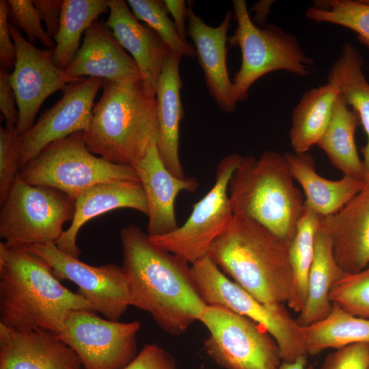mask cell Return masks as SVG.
Returning a JSON list of instances; mask_svg holds the SVG:
<instances>
[{
    "mask_svg": "<svg viewBox=\"0 0 369 369\" xmlns=\"http://www.w3.org/2000/svg\"><path fill=\"white\" fill-rule=\"evenodd\" d=\"M120 236L131 306L148 313L165 333H184L207 305L191 264L155 245L137 226H125Z\"/></svg>",
    "mask_w": 369,
    "mask_h": 369,
    "instance_id": "6da1fadb",
    "label": "cell"
},
{
    "mask_svg": "<svg viewBox=\"0 0 369 369\" xmlns=\"http://www.w3.org/2000/svg\"><path fill=\"white\" fill-rule=\"evenodd\" d=\"M77 310H93L83 296L59 282L42 258L1 242L0 324L61 336L68 314Z\"/></svg>",
    "mask_w": 369,
    "mask_h": 369,
    "instance_id": "7a4b0ae2",
    "label": "cell"
},
{
    "mask_svg": "<svg viewBox=\"0 0 369 369\" xmlns=\"http://www.w3.org/2000/svg\"><path fill=\"white\" fill-rule=\"evenodd\" d=\"M289 245L258 223L234 215L208 256L228 277L260 302L286 303L296 312Z\"/></svg>",
    "mask_w": 369,
    "mask_h": 369,
    "instance_id": "3957f363",
    "label": "cell"
},
{
    "mask_svg": "<svg viewBox=\"0 0 369 369\" xmlns=\"http://www.w3.org/2000/svg\"><path fill=\"white\" fill-rule=\"evenodd\" d=\"M84 139L89 150L115 164L133 167L156 143L155 91L142 80H102Z\"/></svg>",
    "mask_w": 369,
    "mask_h": 369,
    "instance_id": "277c9868",
    "label": "cell"
},
{
    "mask_svg": "<svg viewBox=\"0 0 369 369\" xmlns=\"http://www.w3.org/2000/svg\"><path fill=\"white\" fill-rule=\"evenodd\" d=\"M284 154L267 150L243 156L228 195L234 215L251 219L290 245L305 208Z\"/></svg>",
    "mask_w": 369,
    "mask_h": 369,
    "instance_id": "5b68a950",
    "label": "cell"
},
{
    "mask_svg": "<svg viewBox=\"0 0 369 369\" xmlns=\"http://www.w3.org/2000/svg\"><path fill=\"white\" fill-rule=\"evenodd\" d=\"M232 6L237 26L228 43L238 46L242 57L241 67L232 81V96L236 103L248 97L256 81L271 72L284 70L299 77L310 72L313 60L294 35L274 25L262 27L256 25L245 0H234Z\"/></svg>",
    "mask_w": 369,
    "mask_h": 369,
    "instance_id": "8992f818",
    "label": "cell"
},
{
    "mask_svg": "<svg viewBox=\"0 0 369 369\" xmlns=\"http://www.w3.org/2000/svg\"><path fill=\"white\" fill-rule=\"evenodd\" d=\"M18 176L32 185L57 189L75 199L88 188L105 182H140L135 169L96 156L79 131L45 147L24 165Z\"/></svg>",
    "mask_w": 369,
    "mask_h": 369,
    "instance_id": "52a82bcc",
    "label": "cell"
},
{
    "mask_svg": "<svg viewBox=\"0 0 369 369\" xmlns=\"http://www.w3.org/2000/svg\"><path fill=\"white\" fill-rule=\"evenodd\" d=\"M191 266L206 305L224 307L258 323L276 341L282 361L292 362L308 356L304 327L290 316L284 305L269 306L260 302L225 275L208 256Z\"/></svg>",
    "mask_w": 369,
    "mask_h": 369,
    "instance_id": "ba28073f",
    "label": "cell"
},
{
    "mask_svg": "<svg viewBox=\"0 0 369 369\" xmlns=\"http://www.w3.org/2000/svg\"><path fill=\"white\" fill-rule=\"evenodd\" d=\"M74 201L57 189L32 185L18 176L1 204L0 237L10 247L55 243L64 223L73 219Z\"/></svg>",
    "mask_w": 369,
    "mask_h": 369,
    "instance_id": "9c48e42d",
    "label": "cell"
},
{
    "mask_svg": "<svg viewBox=\"0 0 369 369\" xmlns=\"http://www.w3.org/2000/svg\"><path fill=\"white\" fill-rule=\"evenodd\" d=\"M209 333L207 356L223 369H277L282 357L273 336L258 323L229 309L207 305L199 317Z\"/></svg>",
    "mask_w": 369,
    "mask_h": 369,
    "instance_id": "30bf717a",
    "label": "cell"
},
{
    "mask_svg": "<svg viewBox=\"0 0 369 369\" xmlns=\"http://www.w3.org/2000/svg\"><path fill=\"white\" fill-rule=\"evenodd\" d=\"M242 156L237 153L224 156L217 166L213 186L193 204L185 222L169 234L150 236L151 241L190 264L207 256L212 244L232 221L228 187Z\"/></svg>",
    "mask_w": 369,
    "mask_h": 369,
    "instance_id": "8fae6325",
    "label": "cell"
},
{
    "mask_svg": "<svg viewBox=\"0 0 369 369\" xmlns=\"http://www.w3.org/2000/svg\"><path fill=\"white\" fill-rule=\"evenodd\" d=\"M141 323L110 320L90 310L70 312L59 337L79 357L83 369H123L137 355Z\"/></svg>",
    "mask_w": 369,
    "mask_h": 369,
    "instance_id": "7c38bea8",
    "label": "cell"
},
{
    "mask_svg": "<svg viewBox=\"0 0 369 369\" xmlns=\"http://www.w3.org/2000/svg\"><path fill=\"white\" fill-rule=\"evenodd\" d=\"M42 258L55 276L79 288V294L93 310L110 320L119 321L131 306L130 291L122 266L107 264L96 266L60 251L55 243L23 247Z\"/></svg>",
    "mask_w": 369,
    "mask_h": 369,
    "instance_id": "4fadbf2b",
    "label": "cell"
},
{
    "mask_svg": "<svg viewBox=\"0 0 369 369\" xmlns=\"http://www.w3.org/2000/svg\"><path fill=\"white\" fill-rule=\"evenodd\" d=\"M9 29L16 51L10 81L18 111L16 130L22 135L33 125L40 106L51 94L81 78L70 76L53 62V49L36 47L10 23Z\"/></svg>",
    "mask_w": 369,
    "mask_h": 369,
    "instance_id": "5bb4252c",
    "label": "cell"
},
{
    "mask_svg": "<svg viewBox=\"0 0 369 369\" xmlns=\"http://www.w3.org/2000/svg\"><path fill=\"white\" fill-rule=\"evenodd\" d=\"M102 85L100 79L81 78L62 90L61 98L21 135L20 169L50 144L74 133L88 130L94 98Z\"/></svg>",
    "mask_w": 369,
    "mask_h": 369,
    "instance_id": "9a60e30c",
    "label": "cell"
},
{
    "mask_svg": "<svg viewBox=\"0 0 369 369\" xmlns=\"http://www.w3.org/2000/svg\"><path fill=\"white\" fill-rule=\"evenodd\" d=\"M0 369H83L73 349L42 329L18 330L0 324Z\"/></svg>",
    "mask_w": 369,
    "mask_h": 369,
    "instance_id": "2e32d148",
    "label": "cell"
},
{
    "mask_svg": "<svg viewBox=\"0 0 369 369\" xmlns=\"http://www.w3.org/2000/svg\"><path fill=\"white\" fill-rule=\"evenodd\" d=\"M141 184L148 204L147 234L150 237L163 236L176 230L178 222L175 201L181 191L195 192L199 182L194 177L179 178L163 163L153 143L144 158L133 167Z\"/></svg>",
    "mask_w": 369,
    "mask_h": 369,
    "instance_id": "e0dca14e",
    "label": "cell"
},
{
    "mask_svg": "<svg viewBox=\"0 0 369 369\" xmlns=\"http://www.w3.org/2000/svg\"><path fill=\"white\" fill-rule=\"evenodd\" d=\"M84 36L82 45L65 70L68 74L116 83L142 80L136 62L126 53L105 23L95 20Z\"/></svg>",
    "mask_w": 369,
    "mask_h": 369,
    "instance_id": "ac0fdd59",
    "label": "cell"
},
{
    "mask_svg": "<svg viewBox=\"0 0 369 369\" xmlns=\"http://www.w3.org/2000/svg\"><path fill=\"white\" fill-rule=\"evenodd\" d=\"M233 13L228 10L221 24L211 27L188 7L187 33L194 43L210 94L226 113L232 112L236 102L232 96V82L228 74L226 57L228 31Z\"/></svg>",
    "mask_w": 369,
    "mask_h": 369,
    "instance_id": "d6986e66",
    "label": "cell"
},
{
    "mask_svg": "<svg viewBox=\"0 0 369 369\" xmlns=\"http://www.w3.org/2000/svg\"><path fill=\"white\" fill-rule=\"evenodd\" d=\"M74 214L69 228L55 243L62 252L79 257L77 238L88 221L118 208H131L148 215V208L140 182L118 180L94 185L81 193L74 201Z\"/></svg>",
    "mask_w": 369,
    "mask_h": 369,
    "instance_id": "ffe728a7",
    "label": "cell"
},
{
    "mask_svg": "<svg viewBox=\"0 0 369 369\" xmlns=\"http://www.w3.org/2000/svg\"><path fill=\"white\" fill-rule=\"evenodd\" d=\"M334 258L346 273H357L369 264V185L336 214L322 217Z\"/></svg>",
    "mask_w": 369,
    "mask_h": 369,
    "instance_id": "44dd1931",
    "label": "cell"
},
{
    "mask_svg": "<svg viewBox=\"0 0 369 369\" xmlns=\"http://www.w3.org/2000/svg\"><path fill=\"white\" fill-rule=\"evenodd\" d=\"M108 8L109 16L105 23L120 46L132 55L144 84L155 91L171 51L156 31L139 23L125 1L109 0Z\"/></svg>",
    "mask_w": 369,
    "mask_h": 369,
    "instance_id": "7402d4cb",
    "label": "cell"
},
{
    "mask_svg": "<svg viewBox=\"0 0 369 369\" xmlns=\"http://www.w3.org/2000/svg\"><path fill=\"white\" fill-rule=\"evenodd\" d=\"M181 57L180 55L169 54L156 86V146L166 168L174 176L184 178L186 176L179 154L180 123L184 114L179 71Z\"/></svg>",
    "mask_w": 369,
    "mask_h": 369,
    "instance_id": "603a6c76",
    "label": "cell"
},
{
    "mask_svg": "<svg viewBox=\"0 0 369 369\" xmlns=\"http://www.w3.org/2000/svg\"><path fill=\"white\" fill-rule=\"evenodd\" d=\"M284 156L293 179L303 191L305 205L322 217L338 213L366 185L344 175L337 180L323 178L316 171L314 159L308 152H287Z\"/></svg>",
    "mask_w": 369,
    "mask_h": 369,
    "instance_id": "cb8c5ba5",
    "label": "cell"
},
{
    "mask_svg": "<svg viewBox=\"0 0 369 369\" xmlns=\"http://www.w3.org/2000/svg\"><path fill=\"white\" fill-rule=\"evenodd\" d=\"M344 273L334 258L331 237L320 221L315 236L307 297L303 309L295 319L299 325H311L329 315L333 307L329 298L330 289Z\"/></svg>",
    "mask_w": 369,
    "mask_h": 369,
    "instance_id": "d4e9b609",
    "label": "cell"
},
{
    "mask_svg": "<svg viewBox=\"0 0 369 369\" xmlns=\"http://www.w3.org/2000/svg\"><path fill=\"white\" fill-rule=\"evenodd\" d=\"M339 95L337 84L329 79L325 84L303 93L291 117L289 138L293 152H308L317 144L330 122Z\"/></svg>",
    "mask_w": 369,
    "mask_h": 369,
    "instance_id": "484cf974",
    "label": "cell"
},
{
    "mask_svg": "<svg viewBox=\"0 0 369 369\" xmlns=\"http://www.w3.org/2000/svg\"><path fill=\"white\" fill-rule=\"evenodd\" d=\"M360 124L358 113L348 106L340 93L330 122L316 145L344 176L364 182L363 163L355 138Z\"/></svg>",
    "mask_w": 369,
    "mask_h": 369,
    "instance_id": "4316f807",
    "label": "cell"
},
{
    "mask_svg": "<svg viewBox=\"0 0 369 369\" xmlns=\"http://www.w3.org/2000/svg\"><path fill=\"white\" fill-rule=\"evenodd\" d=\"M364 59L356 46L345 43L331 66L327 79L337 84L346 102L359 115L367 142L361 148L364 182L369 185V83L363 72Z\"/></svg>",
    "mask_w": 369,
    "mask_h": 369,
    "instance_id": "83f0119b",
    "label": "cell"
},
{
    "mask_svg": "<svg viewBox=\"0 0 369 369\" xmlns=\"http://www.w3.org/2000/svg\"><path fill=\"white\" fill-rule=\"evenodd\" d=\"M109 0H64L52 61L65 70L79 50L82 33L109 10Z\"/></svg>",
    "mask_w": 369,
    "mask_h": 369,
    "instance_id": "f1b7e54d",
    "label": "cell"
},
{
    "mask_svg": "<svg viewBox=\"0 0 369 369\" xmlns=\"http://www.w3.org/2000/svg\"><path fill=\"white\" fill-rule=\"evenodd\" d=\"M332 304L327 317L304 327L308 355H316L329 348L369 343V318L355 316Z\"/></svg>",
    "mask_w": 369,
    "mask_h": 369,
    "instance_id": "f546056e",
    "label": "cell"
},
{
    "mask_svg": "<svg viewBox=\"0 0 369 369\" xmlns=\"http://www.w3.org/2000/svg\"><path fill=\"white\" fill-rule=\"evenodd\" d=\"M322 217L305 205L289 248V259L293 273L296 312L303 309L308 292L310 269L314 252L315 236Z\"/></svg>",
    "mask_w": 369,
    "mask_h": 369,
    "instance_id": "4dcf8cb0",
    "label": "cell"
},
{
    "mask_svg": "<svg viewBox=\"0 0 369 369\" xmlns=\"http://www.w3.org/2000/svg\"><path fill=\"white\" fill-rule=\"evenodd\" d=\"M307 18L344 27L357 34L369 49V4L364 0L316 1L305 11Z\"/></svg>",
    "mask_w": 369,
    "mask_h": 369,
    "instance_id": "1f68e13d",
    "label": "cell"
},
{
    "mask_svg": "<svg viewBox=\"0 0 369 369\" xmlns=\"http://www.w3.org/2000/svg\"><path fill=\"white\" fill-rule=\"evenodd\" d=\"M127 3L134 16L156 31L172 54L190 58L196 56L194 46L179 36L173 21L168 17L164 1L128 0Z\"/></svg>",
    "mask_w": 369,
    "mask_h": 369,
    "instance_id": "d6a6232c",
    "label": "cell"
},
{
    "mask_svg": "<svg viewBox=\"0 0 369 369\" xmlns=\"http://www.w3.org/2000/svg\"><path fill=\"white\" fill-rule=\"evenodd\" d=\"M329 298L349 314L369 318V264L357 273H344L332 285Z\"/></svg>",
    "mask_w": 369,
    "mask_h": 369,
    "instance_id": "836d02e7",
    "label": "cell"
},
{
    "mask_svg": "<svg viewBox=\"0 0 369 369\" xmlns=\"http://www.w3.org/2000/svg\"><path fill=\"white\" fill-rule=\"evenodd\" d=\"M8 21L18 29L23 30L27 40L33 44L39 40L48 49H54L55 42L41 25L42 18L31 0H9Z\"/></svg>",
    "mask_w": 369,
    "mask_h": 369,
    "instance_id": "e575fe53",
    "label": "cell"
},
{
    "mask_svg": "<svg viewBox=\"0 0 369 369\" xmlns=\"http://www.w3.org/2000/svg\"><path fill=\"white\" fill-rule=\"evenodd\" d=\"M20 137L16 128H0V204L18 177Z\"/></svg>",
    "mask_w": 369,
    "mask_h": 369,
    "instance_id": "d590c367",
    "label": "cell"
},
{
    "mask_svg": "<svg viewBox=\"0 0 369 369\" xmlns=\"http://www.w3.org/2000/svg\"><path fill=\"white\" fill-rule=\"evenodd\" d=\"M369 343L352 344L329 353L320 369H368Z\"/></svg>",
    "mask_w": 369,
    "mask_h": 369,
    "instance_id": "8d00e7d4",
    "label": "cell"
},
{
    "mask_svg": "<svg viewBox=\"0 0 369 369\" xmlns=\"http://www.w3.org/2000/svg\"><path fill=\"white\" fill-rule=\"evenodd\" d=\"M123 369H176L174 357L156 344H146Z\"/></svg>",
    "mask_w": 369,
    "mask_h": 369,
    "instance_id": "74e56055",
    "label": "cell"
},
{
    "mask_svg": "<svg viewBox=\"0 0 369 369\" xmlns=\"http://www.w3.org/2000/svg\"><path fill=\"white\" fill-rule=\"evenodd\" d=\"M16 96L10 81V73L0 69V110L5 120V128L12 130L16 128L18 111L16 108Z\"/></svg>",
    "mask_w": 369,
    "mask_h": 369,
    "instance_id": "f35d334b",
    "label": "cell"
},
{
    "mask_svg": "<svg viewBox=\"0 0 369 369\" xmlns=\"http://www.w3.org/2000/svg\"><path fill=\"white\" fill-rule=\"evenodd\" d=\"M16 61V48L10 35L8 21V1H0V64L8 70L14 68Z\"/></svg>",
    "mask_w": 369,
    "mask_h": 369,
    "instance_id": "ab89813d",
    "label": "cell"
},
{
    "mask_svg": "<svg viewBox=\"0 0 369 369\" xmlns=\"http://www.w3.org/2000/svg\"><path fill=\"white\" fill-rule=\"evenodd\" d=\"M33 3L46 24L47 33L54 38L59 30L63 1L36 0Z\"/></svg>",
    "mask_w": 369,
    "mask_h": 369,
    "instance_id": "60d3db41",
    "label": "cell"
},
{
    "mask_svg": "<svg viewBox=\"0 0 369 369\" xmlns=\"http://www.w3.org/2000/svg\"><path fill=\"white\" fill-rule=\"evenodd\" d=\"M165 5L169 13L171 14L174 24L179 36L186 40L187 29L185 27L187 20L188 8L183 0H165Z\"/></svg>",
    "mask_w": 369,
    "mask_h": 369,
    "instance_id": "b9f144b4",
    "label": "cell"
},
{
    "mask_svg": "<svg viewBox=\"0 0 369 369\" xmlns=\"http://www.w3.org/2000/svg\"><path fill=\"white\" fill-rule=\"evenodd\" d=\"M273 1L262 0L255 3L251 8V11L255 13L252 21L258 26H265L268 16L271 11V6Z\"/></svg>",
    "mask_w": 369,
    "mask_h": 369,
    "instance_id": "7bdbcfd3",
    "label": "cell"
},
{
    "mask_svg": "<svg viewBox=\"0 0 369 369\" xmlns=\"http://www.w3.org/2000/svg\"><path fill=\"white\" fill-rule=\"evenodd\" d=\"M277 369H314V366H307V356L303 355L292 362L283 361Z\"/></svg>",
    "mask_w": 369,
    "mask_h": 369,
    "instance_id": "ee69618b",
    "label": "cell"
},
{
    "mask_svg": "<svg viewBox=\"0 0 369 369\" xmlns=\"http://www.w3.org/2000/svg\"><path fill=\"white\" fill-rule=\"evenodd\" d=\"M366 3L369 4V0H364Z\"/></svg>",
    "mask_w": 369,
    "mask_h": 369,
    "instance_id": "f6af8a7d",
    "label": "cell"
},
{
    "mask_svg": "<svg viewBox=\"0 0 369 369\" xmlns=\"http://www.w3.org/2000/svg\"><path fill=\"white\" fill-rule=\"evenodd\" d=\"M368 369H369V368H368Z\"/></svg>",
    "mask_w": 369,
    "mask_h": 369,
    "instance_id": "bcb514c9",
    "label": "cell"
}]
</instances>
